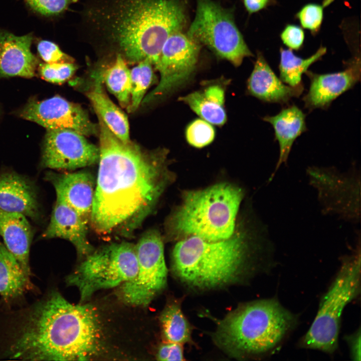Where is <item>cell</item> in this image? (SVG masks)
Wrapping results in <instances>:
<instances>
[{"label":"cell","instance_id":"6da1fadb","mask_svg":"<svg viewBox=\"0 0 361 361\" xmlns=\"http://www.w3.org/2000/svg\"><path fill=\"white\" fill-rule=\"evenodd\" d=\"M98 118L99 166L90 224L96 234L129 238L152 211L163 189L159 156L121 140Z\"/></svg>","mask_w":361,"mask_h":361},{"label":"cell","instance_id":"277c9868","mask_svg":"<svg viewBox=\"0 0 361 361\" xmlns=\"http://www.w3.org/2000/svg\"><path fill=\"white\" fill-rule=\"evenodd\" d=\"M249 250L244 234L218 241L190 236L173 248L172 270L190 286L201 289L221 287L240 277Z\"/></svg>","mask_w":361,"mask_h":361},{"label":"cell","instance_id":"5bb4252c","mask_svg":"<svg viewBox=\"0 0 361 361\" xmlns=\"http://www.w3.org/2000/svg\"><path fill=\"white\" fill-rule=\"evenodd\" d=\"M21 116L47 129H70L84 136L99 132L98 126L91 122L80 106L58 96L30 101Z\"/></svg>","mask_w":361,"mask_h":361},{"label":"cell","instance_id":"e0dca14e","mask_svg":"<svg viewBox=\"0 0 361 361\" xmlns=\"http://www.w3.org/2000/svg\"><path fill=\"white\" fill-rule=\"evenodd\" d=\"M88 224L72 208L56 199L50 222L42 237L67 240L74 246L80 257H86L94 251L87 238Z\"/></svg>","mask_w":361,"mask_h":361},{"label":"cell","instance_id":"83f0119b","mask_svg":"<svg viewBox=\"0 0 361 361\" xmlns=\"http://www.w3.org/2000/svg\"><path fill=\"white\" fill-rule=\"evenodd\" d=\"M102 76L108 89L116 97L121 105L123 107L129 106L130 70L124 59L120 55H117L113 64L104 71Z\"/></svg>","mask_w":361,"mask_h":361},{"label":"cell","instance_id":"7a4b0ae2","mask_svg":"<svg viewBox=\"0 0 361 361\" xmlns=\"http://www.w3.org/2000/svg\"><path fill=\"white\" fill-rule=\"evenodd\" d=\"M82 18L89 44L115 50L126 62L147 59L155 68L166 39L186 23L178 0H86Z\"/></svg>","mask_w":361,"mask_h":361},{"label":"cell","instance_id":"d6986e66","mask_svg":"<svg viewBox=\"0 0 361 361\" xmlns=\"http://www.w3.org/2000/svg\"><path fill=\"white\" fill-rule=\"evenodd\" d=\"M32 33L23 36L0 31V75L31 78L38 61L31 49Z\"/></svg>","mask_w":361,"mask_h":361},{"label":"cell","instance_id":"f1b7e54d","mask_svg":"<svg viewBox=\"0 0 361 361\" xmlns=\"http://www.w3.org/2000/svg\"><path fill=\"white\" fill-rule=\"evenodd\" d=\"M152 64L147 59L138 63L130 70V102L129 109L135 111L139 107L147 88L152 82Z\"/></svg>","mask_w":361,"mask_h":361},{"label":"cell","instance_id":"cb8c5ba5","mask_svg":"<svg viewBox=\"0 0 361 361\" xmlns=\"http://www.w3.org/2000/svg\"><path fill=\"white\" fill-rule=\"evenodd\" d=\"M99 78L93 88L87 93L99 116L107 127L123 142L130 141L128 119L126 115L111 100L104 92Z\"/></svg>","mask_w":361,"mask_h":361},{"label":"cell","instance_id":"7c38bea8","mask_svg":"<svg viewBox=\"0 0 361 361\" xmlns=\"http://www.w3.org/2000/svg\"><path fill=\"white\" fill-rule=\"evenodd\" d=\"M199 44L180 31L168 37L162 47L156 68L160 75L159 82L144 99L143 103L173 90L189 79L198 60Z\"/></svg>","mask_w":361,"mask_h":361},{"label":"cell","instance_id":"ac0fdd59","mask_svg":"<svg viewBox=\"0 0 361 361\" xmlns=\"http://www.w3.org/2000/svg\"><path fill=\"white\" fill-rule=\"evenodd\" d=\"M251 95L268 103L287 104L304 90L303 83L291 86L284 83L272 70L261 53H258L253 70L247 81Z\"/></svg>","mask_w":361,"mask_h":361},{"label":"cell","instance_id":"8fae6325","mask_svg":"<svg viewBox=\"0 0 361 361\" xmlns=\"http://www.w3.org/2000/svg\"><path fill=\"white\" fill-rule=\"evenodd\" d=\"M135 250L136 273L120 285V294L127 304L144 306L166 285L167 270L159 234L155 230L145 232L135 245Z\"/></svg>","mask_w":361,"mask_h":361},{"label":"cell","instance_id":"8d00e7d4","mask_svg":"<svg viewBox=\"0 0 361 361\" xmlns=\"http://www.w3.org/2000/svg\"><path fill=\"white\" fill-rule=\"evenodd\" d=\"M349 345L351 357L354 360H360V331L358 329L353 334L345 337Z\"/></svg>","mask_w":361,"mask_h":361},{"label":"cell","instance_id":"4dcf8cb0","mask_svg":"<svg viewBox=\"0 0 361 361\" xmlns=\"http://www.w3.org/2000/svg\"><path fill=\"white\" fill-rule=\"evenodd\" d=\"M77 69L73 63H44L40 65L39 72L46 81L61 83L69 79Z\"/></svg>","mask_w":361,"mask_h":361},{"label":"cell","instance_id":"52a82bcc","mask_svg":"<svg viewBox=\"0 0 361 361\" xmlns=\"http://www.w3.org/2000/svg\"><path fill=\"white\" fill-rule=\"evenodd\" d=\"M360 291V245L344 257L332 284L322 296L311 326L301 338V347L332 353L338 346L341 317L346 305Z\"/></svg>","mask_w":361,"mask_h":361},{"label":"cell","instance_id":"44dd1931","mask_svg":"<svg viewBox=\"0 0 361 361\" xmlns=\"http://www.w3.org/2000/svg\"><path fill=\"white\" fill-rule=\"evenodd\" d=\"M305 118V114L294 104L282 108L275 115L263 118L273 126L275 139L279 145V158L269 182L273 179L279 167L286 163L295 140L307 130Z\"/></svg>","mask_w":361,"mask_h":361},{"label":"cell","instance_id":"d4e9b609","mask_svg":"<svg viewBox=\"0 0 361 361\" xmlns=\"http://www.w3.org/2000/svg\"><path fill=\"white\" fill-rule=\"evenodd\" d=\"M179 99L211 124L222 125L226 121L224 107L225 92L218 85L210 86L204 92H193Z\"/></svg>","mask_w":361,"mask_h":361},{"label":"cell","instance_id":"1f68e13d","mask_svg":"<svg viewBox=\"0 0 361 361\" xmlns=\"http://www.w3.org/2000/svg\"><path fill=\"white\" fill-rule=\"evenodd\" d=\"M323 7L318 4L304 6L297 14V18L305 29L315 33L320 29L323 19Z\"/></svg>","mask_w":361,"mask_h":361},{"label":"cell","instance_id":"d6a6232c","mask_svg":"<svg viewBox=\"0 0 361 361\" xmlns=\"http://www.w3.org/2000/svg\"><path fill=\"white\" fill-rule=\"evenodd\" d=\"M29 7L45 16L58 15L64 11L74 0H25Z\"/></svg>","mask_w":361,"mask_h":361},{"label":"cell","instance_id":"836d02e7","mask_svg":"<svg viewBox=\"0 0 361 361\" xmlns=\"http://www.w3.org/2000/svg\"><path fill=\"white\" fill-rule=\"evenodd\" d=\"M37 50L41 58L46 63L74 62L73 59L62 51L57 45L48 40L39 41Z\"/></svg>","mask_w":361,"mask_h":361},{"label":"cell","instance_id":"e575fe53","mask_svg":"<svg viewBox=\"0 0 361 361\" xmlns=\"http://www.w3.org/2000/svg\"><path fill=\"white\" fill-rule=\"evenodd\" d=\"M281 39L288 48L298 50L303 45L304 33L299 27L294 25H288L282 32Z\"/></svg>","mask_w":361,"mask_h":361},{"label":"cell","instance_id":"74e56055","mask_svg":"<svg viewBox=\"0 0 361 361\" xmlns=\"http://www.w3.org/2000/svg\"><path fill=\"white\" fill-rule=\"evenodd\" d=\"M270 0H244L245 7L250 13L257 12L265 8Z\"/></svg>","mask_w":361,"mask_h":361},{"label":"cell","instance_id":"30bf717a","mask_svg":"<svg viewBox=\"0 0 361 361\" xmlns=\"http://www.w3.org/2000/svg\"><path fill=\"white\" fill-rule=\"evenodd\" d=\"M309 184L317 192L321 211L351 223L360 221V173L352 167L340 172L334 167L310 166L306 169Z\"/></svg>","mask_w":361,"mask_h":361},{"label":"cell","instance_id":"4316f807","mask_svg":"<svg viewBox=\"0 0 361 361\" xmlns=\"http://www.w3.org/2000/svg\"><path fill=\"white\" fill-rule=\"evenodd\" d=\"M160 320L167 341L182 344L191 340V326L182 311L179 302L172 301L167 305Z\"/></svg>","mask_w":361,"mask_h":361},{"label":"cell","instance_id":"d590c367","mask_svg":"<svg viewBox=\"0 0 361 361\" xmlns=\"http://www.w3.org/2000/svg\"><path fill=\"white\" fill-rule=\"evenodd\" d=\"M182 344L167 341L158 349L157 358L159 360H183L184 359Z\"/></svg>","mask_w":361,"mask_h":361},{"label":"cell","instance_id":"5b68a950","mask_svg":"<svg viewBox=\"0 0 361 361\" xmlns=\"http://www.w3.org/2000/svg\"><path fill=\"white\" fill-rule=\"evenodd\" d=\"M296 322L276 299L257 300L241 305L221 320L215 339L232 354H260L276 347Z\"/></svg>","mask_w":361,"mask_h":361},{"label":"cell","instance_id":"9a60e30c","mask_svg":"<svg viewBox=\"0 0 361 361\" xmlns=\"http://www.w3.org/2000/svg\"><path fill=\"white\" fill-rule=\"evenodd\" d=\"M310 80L308 92L303 97L304 107L309 112L325 110L340 95L352 89L360 80V60L355 57L340 72L317 74L307 71Z\"/></svg>","mask_w":361,"mask_h":361},{"label":"cell","instance_id":"3957f363","mask_svg":"<svg viewBox=\"0 0 361 361\" xmlns=\"http://www.w3.org/2000/svg\"><path fill=\"white\" fill-rule=\"evenodd\" d=\"M94 307L52 291L24 314L4 356L25 360H84L98 353L101 327Z\"/></svg>","mask_w":361,"mask_h":361},{"label":"cell","instance_id":"ffe728a7","mask_svg":"<svg viewBox=\"0 0 361 361\" xmlns=\"http://www.w3.org/2000/svg\"><path fill=\"white\" fill-rule=\"evenodd\" d=\"M0 210L37 218L39 204L31 183L15 172L0 173Z\"/></svg>","mask_w":361,"mask_h":361},{"label":"cell","instance_id":"484cf974","mask_svg":"<svg viewBox=\"0 0 361 361\" xmlns=\"http://www.w3.org/2000/svg\"><path fill=\"white\" fill-rule=\"evenodd\" d=\"M326 52V48L321 47L312 55L303 59L295 55L290 49L281 48L279 64L280 79L291 86L300 85L302 83V74L308 71L312 64L319 60Z\"/></svg>","mask_w":361,"mask_h":361},{"label":"cell","instance_id":"7402d4cb","mask_svg":"<svg viewBox=\"0 0 361 361\" xmlns=\"http://www.w3.org/2000/svg\"><path fill=\"white\" fill-rule=\"evenodd\" d=\"M0 235L7 249L30 277L29 254L32 230L27 217L21 214L0 210Z\"/></svg>","mask_w":361,"mask_h":361},{"label":"cell","instance_id":"f546056e","mask_svg":"<svg viewBox=\"0 0 361 361\" xmlns=\"http://www.w3.org/2000/svg\"><path fill=\"white\" fill-rule=\"evenodd\" d=\"M215 130L211 124L203 119L193 121L188 126L186 135L189 143L201 148L211 143L214 139Z\"/></svg>","mask_w":361,"mask_h":361},{"label":"cell","instance_id":"8992f818","mask_svg":"<svg viewBox=\"0 0 361 361\" xmlns=\"http://www.w3.org/2000/svg\"><path fill=\"white\" fill-rule=\"evenodd\" d=\"M243 193L228 184L187 193L173 220L174 230L180 234L209 241L231 237Z\"/></svg>","mask_w":361,"mask_h":361},{"label":"cell","instance_id":"9c48e42d","mask_svg":"<svg viewBox=\"0 0 361 361\" xmlns=\"http://www.w3.org/2000/svg\"><path fill=\"white\" fill-rule=\"evenodd\" d=\"M187 35L236 66L253 55L232 16L212 0H197L196 15Z\"/></svg>","mask_w":361,"mask_h":361},{"label":"cell","instance_id":"4fadbf2b","mask_svg":"<svg viewBox=\"0 0 361 361\" xmlns=\"http://www.w3.org/2000/svg\"><path fill=\"white\" fill-rule=\"evenodd\" d=\"M70 129H47L42 157L43 167L73 170L98 162L99 149Z\"/></svg>","mask_w":361,"mask_h":361},{"label":"cell","instance_id":"603a6c76","mask_svg":"<svg viewBox=\"0 0 361 361\" xmlns=\"http://www.w3.org/2000/svg\"><path fill=\"white\" fill-rule=\"evenodd\" d=\"M32 287L30 277L0 241V297L11 302L21 298Z\"/></svg>","mask_w":361,"mask_h":361},{"label":"cell","instance_id":"2e32d148","mask_svg":"<svg viewBox=\"0 0 361 361\" xmlns=\"http://www.w3.org/2000/svg\"><path fill=\"white\" fill-rule=\"evenodd\" d=\"M46 178L53 185L57 199L70 206L90 223L96 187L93 176L84 171L51 172L47 173Z\"/></svg>","mask_w":361,"mask_h":361},{"label":"cell","instance_id":"ba28073f","mask_svg":"<svg viewBox=\"0 0 361 361\" xmlns=\"http://www.w3.org/2000/svg\"><path fill=\"white\" fill-rule=\"evenodd\" d=\"M137 270L135 245L122 242L94 251L67 277L66 282L76 287L84 302L99 290L121 285L131 280Z\"/></svg>","mask_w":361,"mask_h":361}]
</instances>
